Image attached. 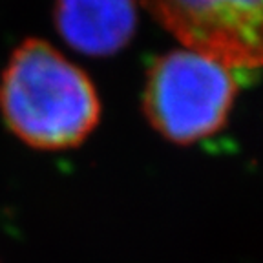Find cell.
<instances>
[{
	"label": "cell",
	"mask_w": 263,
	"mask_h": 263,
	"mask_svg": "<svg viewBox=\"0 0 263 263\" xmlns=\"http://www.w3.org/2000/svg\"><path fill=\"white\" fill-rule=\"evenodd\" d=\"M0 114L22 143L37 150L79 146L101 119L93 82L41 39L13 51L0 77Z\"/></svg>",
	"instance_id": "cell-1"
},
{
	"label": "cell",
	"mask_w": 263,
	"mask_h": 263,
	"mask_svg": "<svg viewBox=\"0 0 263 263\" xmlns=\"http://www.w3.org/2000/svg\"><path fill=\"white\" fill-rule=\"evenodd\" d=\"M238 88L234 68L190 49H174L148 70L143 110L164 139L192 144L225 126Z\"/></svg>",
	"instance_id": "cell-2"
},
{
	"label": "cell",
	"mask_w": 263,
	"mask_h": 263,
	"mask_svg": "<svg viewBox=\"0 0 263 263\" xmlns=\"http://www.w3.org/2000/svg\"><path fill=\"white\" fill-rule=\"evenodd\" d=\"M186 49L234 70L263 66V0H146Z\"/></svg>",
	"instance_id": "cell-3"
},
{
	"label": "cell",
	"mask_w": 263,
	"mask_h": 263,
	"mask_svg": "<svg viewBox=\"0 0 263 263\" xmlns=\"http://www.w3.org/2000/svg\"><path fill=\"white\" fill-rule=\"evenodd\" d=\"M55 26L73 49L110 57L126 48L137 28V0H57Z\"/></svg>",
	"instance_id": "cell-4"
}]
</instances>
